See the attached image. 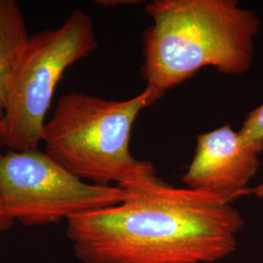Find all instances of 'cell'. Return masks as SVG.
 <instances>
[{
  "mask_svg": "<svg viewBox=\"0 0 263 263\" xmlns=\"http://www.w3.org/2000/svg\"><path fill=\"white\" fill-rule=\"evenodd\" d=\"M124 202L66 220L84 263H214L235 252L245 226L232 204L160 180Z\"/></svg>",
  "mask_w": 263,
  "mask_h": 263,
  "instance_id": "1",
  "label": "cell"
},
{
  "mask_svg": "<svg viewBox=\"0 0 263 263\" xmlns=\"http://www.w3.org/2000/svg\"><path fill=\"white\" fill-rule=\"evenodd\" d=\"M142 32L141 74L155 104L205 67L243 76L253 66L261 21L236 0H153Z\"/></svg>",
  "mask_w": 263,
  "mask_h": 263,
  "instance_id": "2",
  "label": "cell"
},
{
  "mask_svg": "<svg viewBox=\"0 0 263 263\" xmlns=\"http://www.w3.org/2000/svg\"><path fill=\"white\" fill-rule=\"evenodd\" d=\"M151 93L125 101L69 93L58 100L45 123V152L79 179L127 191L148 187L161 179L148 161L137 159L130 139L139 114L151 106Z\"/></svg>",
  "mask_w": 263,
  "mask_h": 263,
  "instance_id": "3",
  "label": "cell"
},
{
  "mask_svg": "<svg viewBox=\"0 0 263 263\" xmlns=\"http://www.w3.org/2000/svg\"><path fill=\"white\" fill-rule=\"evenodd\" d=\"M98 47L94 22L82 10L72 11L59 28L30 35L0 117V146L12 151L38 149L59 82L67 68Z\"/></svg>",
  "mask_w": 263,
  "mask_h": 263,
  "instance_id": "4",
  "label": "cell"
},
{
  "mask_svg": "<svg viewBox=\"0 0 263 263\" xmlns=\"http://www.w3.org/2000/svg\"><path fill=\"white\" fill-rule=\"evenodd\" d=\"M0 195L14 222L41 226L120 204L130 193L88 183L38 148L0 154Z\"/></svg>",
  "mask_w": 263,
  "mask_h": 263,
  "instance_id": "5",
  "label": "cell"
},
{
  "mask_svg": "<svg viewBox=\"0 0 263 263\" xmlns=\"http://www.w3.org/2000/svg\"><path fill=\"white\" fill-rule=\"evenodd\" d=\"M260 153L246 145L239 132L226 124L197 137L194 156L182 176L186 188L204 191L232 204L252 193Z\"/></svg>",
  "mask_w": 263,
  "mask_h": 263,
  "instance_id": "6",
  "label": "cell"
},
{
  "mask_svg": "<svg viewBox=\"0 0 263 263\" xmlns=\"http://www.w3.org/2000/svg\"><path fill=\"white\" fill-rule=\"evenodd\" d=\"M29 38L17 1L0 0V117L6 110L10 84Z\"/></svg>",
  "mask_w": 263,
  "mask_h": 263,
  "instance_id": "7",
  "label": "cell"
},
{
  "mask_svg": "<svg viewBox=\"0 0 263 263\" xmlns=\"http://www.w3.org/2000/svg\"><path fill=\"white\" fill-rule=\"evenodd\" d=\"M239 135L246 145L258 153L263 152V104L249 113L239 130Z\"/></svg>",
  "mask_w": 263,
  "mask_h": 263,
  "instance_id": "8",
  "label": "cell"
},
{
  "mask_svg": "<svg viewBox=\"0 0 263 263\" xmlns=\"http://www.w3.org/2000/svg\"><path fill=\"white\" fill-rule=\"evenodd\" d=\"M14 221L10 218V216L7 215L5 208L2 202V198L0 195V231H5L9 229Z\"/></svg>",
  "mask_w": 263,
  "mask_h": 263,
  "instance_id": "9",
  "label": "cell"
},
{
  "mask_svg": "<svg viewBox=\"0 0 263 263\" xmlns=\"http://www.w3.org/2000/svg\"><path fill=\"white\" fill-rule=\"evenodd\" d=\"M99 5L102 6H119V5H133L135 3H141V1H133V0H101V1H96Z\"/></svg>",
  "mask_w": 263,
  "mask_h": 263,
  "instance_id": "10",
  "label": "cell"
},
{
  "mask_svg": "<svg viewBox=\"0 0 263 263\" xmlns=\"http://www.w3.org/2000/svg\"><path fill=\"white\" fill-rule=\"evenodd\" d=\"M252 193L259 199H263V179L262 181L252 189Z\"/></svg>",
  "mask_w": 263,
  "mask_h": 263,
  "instance_id": "11",
  "label": "cell"
},
{
  "mask_svg": "<svg viewBox=\"0 0 263 263\" xmlns=\"http://www.w3.org/2000/svg\"><path fill=\"white\" fill-rule=\"evenodd\" d=\"M0 154H1V153H0Z\"/></svg>",
  "mask_w": 263,
  "mask_h": 263,
  "instance_id": "12",
  "label": "cell"
}]
</instances>
